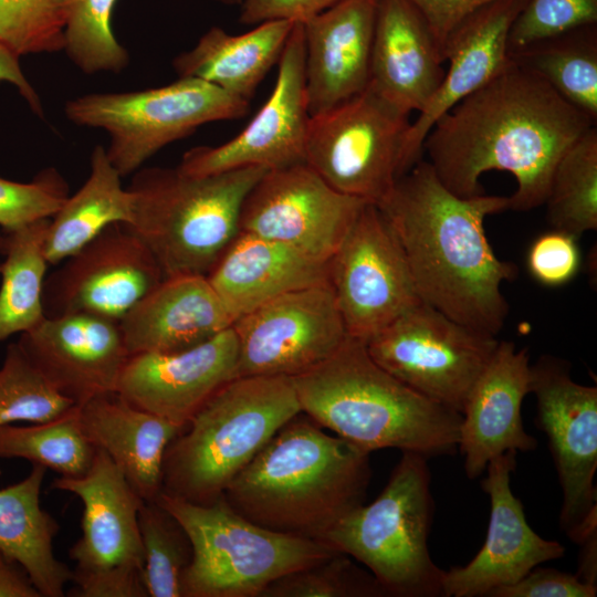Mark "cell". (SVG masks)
<instances>
[{"mask_svg":"<svg viewBox=\"0 0 597 597\" xmlns=\"http://www.w3.org/2000/svg\"><path fill=\"white\" fill-rule=\"evenodd\" d=\"M379 0H341L302 23L310 116L364 92Z\"/></svg>","mask_w":597,"mask_h":597,"instance_id":"23","label":"cell"},{"mask_svg":"<svg viewBox=\"0 0 597 597\" xmlns=\"http://www.w3.org/2000/svg\"><path fill=\"white\" fill-rule=\"evenodd\" d=\"M3 238L4 235L0 233V253L2 252V248H3ZM0 269H1V264H0Z\"/></svg>","mask_w":597,"mask_h":597,"instance_id":"50","label":"cell"},{"mask_svg":"<svg viewBox=\"0 0 597 597\" xmlns=\"http://www.w3.org/2000/svg\"><path fill=\"white\" fill-rule=\"evenodd\" d=\"M132 218V195L122 177L96 145L90 157V174L81 188L69 196L49 220L44 254L50 264H60L94 239L106 227Z\"/></svg>","mask_w":597,"mask_h":597,"instance_id":"31","label":"cell"},{"mask_svg":"<svg viewBox=\"0 0 597 597\" xmlns=\"http://www.w3.org/2000/svg\"><path fill=\"white\" fill-rule=\"evenodd\" d=\"M369 453L326 433L306 413L286 421L222 496L251 522L318 540L364 503Z\"/></svg>","mask_w":597,"mask_h":597,"instance_id":"3","label":"cell"},{"mask_svg":"<svg viewBox=\"0 0 597 597\" xmlns=\"http://www.w3.org/2000/svg\"><path fill=\"white\" fill-rule=\"evenodd\" d=\"M409 116L367 87L310 117L305 163L335 190L378 205L404 175Z\"/></svg>","mask_w":597,"mask_h":597,"instance_id":"11","label":"cell"},{"mask_svg":"<svg viewBox=\"0 0 597 597\" xmlns=\"http://www.w3.org/2000/svg\"><path fill=\"white\" fill-rule=\"evenodd\" d=\"M577 238L553 229L540 234L531 244L526 266L540 284L556 287L570 282L580 268Z\"/></svg>","mask_w":597,"mask_h":597,"instance_id":"43","label":"cell"},{"mask_svg":"<svg viewBox=\"0 0 597 597\" xmlns=\"http://www.w3.org/2000/svg\"><path fill=\"white\" fill-rule=\"evenodd\" d=\"M499 342L422 302L365 344L370 357L390 375L461 413Z\"/></svg>","mask_w":597,"mask_h":597,"instance_id":"12","label":"cell"},{"mask_svg":"<svg viewBox=\"0 0 597 597\" xmlns=\"http://www.w3.org/2000/svg\"><path fill=\"white\" fill-rule=\"evenodd\" d=\"M292 380L302 412L367 453L396 448L431 458L458 449L461 413L390 375L359 339L347 336Z\"/></svg>","mask_w":597,"mask_h":597,"instance_id":"4","label":"cell"},{"mask_svg":"<svg viewBox=\"0 0 597 597\" xmlns=\"http://www.w3.org/2000/svg\"><path fill=\"white\" fill-rule=\"evenodd\" d=\"M429 24L443 55V48L453 31L472 13L499 0H408ZM444 60V59H443Z\"/></svg>","mask_w":597,"mask_h":597,"instance_id":"46","label":"cell"},{"mask_svg":"<svg viewBox=\"0 0 597 597\" xmlns=\"http://www.w3.org/2000/svg\"><path fill=\"white\" fill-rule=\"evenodd\" d=\"M233 321L206 275L165 277L118 323L129 356L197 346Z\"/></svg>","mask_w":597,"mask_h":597,"instance_id":"26","label":"cell"},{"mask_svg":"<svg viewBox=\"0 0 597 597\" xmlns=\"http://www.w3.org/2000/svg\"><path fill=\"white\" fill-rule=\"evenodd\" d=\"M591 126L585 114L512 60L433 124L422 155L442 185L461 198L484 193V172H510L517 188L509 209L528 211L544 205L558 159Z\"/></svg>","mask_w":597,"mask_h":597,"instance_id":"1","label":"cell"},{"mask_svg":"<svg viewBox=\"0 0 597 597\" xmlns=\"http://www.w3.org/2000/svg\"><path fill=\"white\" fill-rule=\"evenodd\" d=\"M69 0H0V46L20 57L63 51Z\"/></svg>","mask_w":597,"mask_h":597,"instance_id":"39","label":"cell"},{"mask_svg":"<svg viewBox=\"0 0 597 597\" xmlns=\"http://www.w3.org/2000/svg\"><path fill=\"white\" fill-rule=\"evenodd\" d=\"M328 283L347 335L364 343L422 303L392 229L373 203L328 260Z\"/></svg>","mask_w":597,"mask_h":597,"instance_id":"14","label":"cell"},{"mask_svg":"<svg viewBox=\"0 0 597 597\" xmlns=\"http://www.w3.org/2000/svg\"><path fill=\"white\" fill-rule=\"evenodd\" d=\"M516 452L492 459L481 486L490 498L491 512L484 544L464 566L444 570L443 597H488L512 585L534 567L565 554L557 541L545 540L528 525L522 502L511 490Z\"/></svg>","mask_w":597,"mask_h":597,"instance_id":"19","label":"cell"},{"mask_svg":"<svg viewBox=\"0 0 597 597\" xmlns=\"http://www.w3.org/2000/svg\"><path fill=\"white\" fill-rule=\"evenodd\" d=\"M384 588L371 575L356 566L346 554L333 556L284 575L261 597H383Z\"/></svg>","mask_w":597,"mask_h":597,"instance_id":"40","label":"cell"},{"mask_svg":"<svg viewBox=\"0 0 597 597\" xmlns=\"http://www.w3.org/2000/svg\"><path fill=\"white\" fill-rule=\"evenodd\" d=\"M376 206L402 249L420 300L496 336L509 312L501 287L516 277L517 268L496 256L484 220L509 210V197H458L420 159Z\"/></svg>","mask_w":597,"mask_h":597,"instance_id":"2","label":"cell"},{"mask_svg":"<svg viewBox=\"0 0 597 597\" xmlns=\"http://www.w3.org/2000/svg\"><path fill=\"white\" fill-rule=\"evenodd\" d=\"M301 411L292 377L231 379L168 446L160 492L195 504L212 503L274 433Z\"/></svg>","mask_w":597,"mask_h":597,"instance_id":"5","label":"cell"},{"mask_svg":"<svg viewBox=\"0 0 597 597\" xmlns=\"http://www.w3.org/2000/svg\"><path fill=\"white\" fill-rule=\"evenodd\" d=\"M553 229L576 238L597 229V128L589 127L558 159L546 199Z\"/></svg>","mask_w":597,"mask_h":597,"instance_id":"34","label":"cell"},{"mask_svg":"<svg viewBox=\"0 0 597 597\" xmlns=\"http://www.w3.org/2000/svg\"><path fill=\"white\" fill-rule=\"evenodd\" d=\"M366 203L335 190L300 163L259 179L243 201L239 231L328 261Z\"/></svg>","mask_w":597,"mask_h":597,"instance_id":"16","label":"cell"},{"mask_svg":"<svg viewBox=\"0 0 597 597\" xmlns=\"http://www.w3.org/2000/svg\"><path fill=\"white\" fill-rule=\"evenodd\" d=\"M428 458L410 451L379 495L341 519L320 541L362 563L387 596H442L444 570L429 554L433 498Z\"/></svg>","mask_w":597,"mask_h":597,"instance_id":"7","label":"cell"},{"mask_svg":"<svg viewBox=\"0 0 597 597\" xmlns=\"http://www.w3.org/2000/svg\"><path fill=\"white\" fill-rule=\"evenodd\" d=\"M528 392L531 363L526 348L499 342L461 411L458 449L469 479L479 478L500 454L536 449L537 440L525 431L521 413Z\"/></svg>","mask_w":597,"mask_h":597,"instance_id":"22","label":"cell"},{"mask_svg":"<svg viewBox=\"0 0 597 597\" xmlns=\"http://www.w3.org/2000/svg\"><path fill=\"white\" fill-rule=\"evenodd\" d=\"M531 392L563 491L559 525L579 544L597 534V388L576 383L565 360L544 355L531 365Z\"/></svg>","mask_w":597,"mask_h":597,"instance_id":"13","label":"cell"},{"mask_svg":"<svg viewBox=\"0 0 597 597\" xmlns=\"http://www.w3.org/2000/svg\"><path fill=\"white\" fill-rule=\"evenodd\" d=\"M341 0H244L240 6L239 22L256 25L285 20L303 23Z\"/></svg>","mask_w":597,"mask_h":597,"instance_id":"45","label":"cell"},{"mask_svg":"<svg viewBox=\"0 0 597 597\" xmlns=\"http://www.w3.org/2000/svg\"><path fill=\"white\" fill-rule=\"evenodd\" d=\"M18 56L0 46V82H7L17 87L31 111L43 117V106L40 96L25 77Z\"/></svg>","mask_w":597,"mask_h":597,"instance_id":"47","label":"cell"},{"mask_svg":"<svg viewBox=\"0 0 597 597\" xmlns=\"http://www.w3.org/2000/svg\"><path fill=\"white\" fill-rule=\"evenodd\" d=\"M51 488L75 494L83 504L82 535L70 549L74 597H148L142 572L139 510L144 500L107 453L96 449L81 476H61Z\"/></svg>","mask_w":597,"mask_h":597,"instance_id":"10","label":"cell"},{"mask_svg":"<svg viewBox=\"0 0 597 597\" xmlns=\"http://www.w3.org/2000/svg\"><path fill=\"white\" fill-rule=\"evenodd\" d=\"M45 472L33 463L23 480L0 489V552L27 572L42 597H62L73 573L53 552L60 526L41 506Z\"/></svg>","mask_w":597,"mask_h":597,"instance_id":"30","label":"cell"},{"mask_svg":"<svg viewBox=\"0 0 597 597\" xmlns=\"http://www.w3.org/2000/svg\"><path fill=\"white\" fill-rule=\"evenodd\" d=\"M597 24L531 44L510 57L597 122Z\"/></svg>","mask_w":597,"mask_h":597,"instance_id":"33","label":"cell"},{"mask_svg":"<svg viewBox=\"0 0 597 597\" xmlns=\"http://www.w3.org/2000/svg\"><path fill=\"white\" fill-rule=\"evenodd\" d=\"M156 500L179 521L191 542L182 597H261L277 578L337 553L318 540L258 525L223 496L195 504L160 492Z\"/></svg>","mask_w":597,"mask_h":597,"instance_id":"8","label":"cell"},{"mask_svg":"<svg viewBox=\"0 0 597 597\" xmlns=\"http://www.w3.org/2000/svg\"><path fill=\"white\" fill-rule=\"evenodd\" d=\"M232 328L237 377L298 376L348 336L328 282L280 295L235 320Z\"/></svg>","mask_w":597,"mask_h":597,"instance_id":"15","label":"cell"},{"mask_svg":"<svg viewBox=\"0 0 597 597\" xmlns=\"http://www.w3.org/2000/svg\"><path fill=\"white\" fill-rule=\"evenodd\" d=\"M250 102L193 77L129 92L90 93L65 103L66 118L108 135L106 156L122 178L135 174L161 148L199 126L242 118Z\"/></svg>","mask_w":597,"mask_h":597,"instance_id":"9","label":"cell"},{"mask_svg":"<svg viewBox=\"0 0 597 597\" xmlns=\"http://www.w3.org/2000/svg\"><path fill=\"white\" fill-rule=\"evenodd\" d=\"M232 325L191 348L129 356L116 391L129 404L185 428L223 385L237 377Z\"/></svg>","mask_w":597,"mask_h":597,"instance_id":"21","label":"cell"},{"mask_svg":"<svg viewBox=\"0 0 597 597\" xmlns=\"http://www.w3.org/2000/svg\"><path fill=\"white\" fill-rule=\"evenodd\" d=\"M268 171L244 167L209 176L176 168L138 169L127 188V223L143 240L165 277L208 275L239 232L243 201Z\"/></svg>","mask_w":597,"mask_h":597,"instance_id":"6","label":"cell"},{"mask_svg":"<svg viewBox=\"0 0 597 597\" xmlns=\"http://www.w3.org/2000/svg\"><path fill=\"white\" fill-rule=\"evenodd\" d=\"M61 263L45 279L46 317L86 313L119 323L165 279L150 250L123 222L106 227Z\"/></svg>","mask_w":597,"mask_h":597,"instance_id":"17","label":"cell"},{"mask_svg":"<svg viewBox=\"0 0 597 597\" xmlns=\"http://www.w3.org/2000/svg\"><path fill=\"white\" fill-rule=\"evenodd\" d=\"M228 6H241L244 0H212Z\"/></svg>","mask_w":597,"mask_h":597,"instance_id":"49","label":"cell"},{"mask_svg":"<svg viewBox=\"0 0 597 597\" xmlns=\"http://www.w3.org/2000/svg\"><path fill=\"white\" fill-rule=\"evenodd\" d=\"M74 406L49 383L18 342L7 347L0 367V426L51 421Z\"/></svg>","mask_w":597,"mask_h":597,"instance_id":"38","label":"cell"},{"mask_svg":"<svg viewBox=\"0 0 597 597\" xmlns=\"http://www.w3.org/2000/svg\"><path fill=\"white\" fill-rule=\"evenodd\" d=\"M77 420L86 440L108 454L136 493L156 500L166 450L185 428L133 406L117 391L77 406Z\"/></svg>","mask_w":597,"mask_h":597,"instance_id":"28","label":"cell"},{"mask_svg":"<svg viewBox=\"0 0 597 597\" xmlns=\"http://www.w3.org/2000/svg\"><path fill=\"white\" fill-rule=\"evenodd\" d=\"M0 597H42L27 572L0 552Z\"/></svg>","mask_w":597,"mask_h":597,"instance_id":"48","label":"cell"},{"mask_svg":"<svg viewBox=\"0 0 597 597\" xmlns=\"http://www.w3.org/2000/svg\"><path fill=\"white\" fill-rule=\"evenodd\" d=\"M597 585L577 574L554 568L534 567L512 585L499 587L488 597H595Z\"/></svg>","mask_w":597,"mask_h":597,"instance_id":"44","label":"cell"},{"mask_svg":"<svg viewBox=\"0 0 597 597\" xmlns=\"http://www.w3.org/2000/svg\"><path fill=\"white\" fill-rule=\"evenodd\" d=\"M296 22L256 24L242 34L211 27L196 45L172 60L178 77H193L250 101L270 69L279 62Z\"/></svg>","mask_w":597,"mask_h":597,"instance_id":"29","label":"cell"},{"mask_svg":"<svg viewBox=\"0 0 597 597\" xmlns=\"http://www.w3.org/2000/svg\"><path fill=\"white\" fill-rule=\"evenodd\" d=\"M594 24H597V0H526L509 31V55L545 39Z\"/></svg>","mask_w":597,"mask_h":597,"instance_id":"41","label":"cell"},{"mask_svg":"<svg viewBox=\"0 0 597 597\" xmlns=\"http://www.w3.org/2000/svg\"><path fill=\"white\" fill-rule=\"evenodd\" d=\"M271 95L250 123L229 142L187 150L177 168L209 176L244 167L279 169L305 163L310 121L304 73V36L296 22L279 60Z\"/></svg>","mask_w":597,"mask_h":597,"instance_id":"18","label":"cell"},{"mask_svg":"<svg viewBox=\"0 0 597 597\" xmlns=\"http://www.w3.org/2000/svg\"><path fill=\"white\" fill-rule=\"evenodd\" d=\"M441 48L426 19L408 0H379L368 88L411 114L439 88L446 69Z\"/></svg>","mask_w":597,"mask_h":597,"instance_id":"25","label":"cell"},{"mask_svg":"<svg viewBox=\"0 0 597 597\" xmlns=\"http://www.w3.org/2000/svg\"><path fill=\"white\" fill-rule=\"evenodd\" d=\"M144 551L143 584L148 597H182V575L191 562L190 538L157 500L144 501L138 516Z\"/></svg>","mask_w":597,"mask_h":597,"instance_id":"36","label":"cell"},{"mask_svg":"<svg viewBox=\"0 0 597 597\" xmlns=\"http://www.w3.org/2000/svg\"><path fill=\"white\" fill-rule=\"evenodd\" d=\"M207 279L234 322L280 295L328 282V261L239 231Z\"/></svg>","mask_w":597,"mask_h":597,"instance_id":"27","label":"cell"},{"mask_svg":"<svg viewBox=\"0 0 597 597\" xmlns=\"http://www.w3.org/2000/svg\"><path fill=\"white\" fill-rule=\"evenodd\" d=\"M18 343L49 383L76 406L116 391L129 358L117 322L86 313L45 317Z\"/></svg>","mask_w":597,"mask_h":597,"instance_id":"20","label":"cell"},{"mask_svg":"<svg viewBox=\"0 0 597 597\" xmlns=\"http://www.w3.org/2000/svg\"><path fill=\"white\" fill-rule=\"evenodd\" d=\"M525 1L489 3L469 15L447 40L443 59L449 65L439 88L408 129L404 175L422 159V143L433 124L509 66V31Z\"/></svg>","mask_w":597,"mask_h":597,"instance_id":"24","label":"cell"},{"mask_svg":"<svg viewBox=\"0 0 597 597\" xmlns=\"http://www.w3.org/2000/svg\"><path fill=\"white\" fill-rule=\"evenodd\" d=\"M116 2L69 0L63 51L87 75L119 73L129 64V53L118 42L112 27Z\"/></svg>","mask_w":597,"mask_h":597,"instance_id":"37","label":"cell"},{"mask_svg":"<svg viewBox=\"0 0 597 597\" xmlns=\"http://www.w3.org/2000/svg\"><path fill=\"white\" fill-rule=\"evenodd\" d=\"M69 196L66 181L54 168L42 170L30 182L0 177V227L9 232L49 219Z\"/></svg>","mask_w":597,"mask_h":597,"instance_id":"42","label":"cell"},{"mask_svg":"<svg viewBox=\"0 0 597 597\" xmlns=\"http://www.w3.org/2000/svg\"><path fill=\"white\" fill-rule=\"evenodd\" d=\"M49 219L4 232L0 286V342L25 333L45 317L43 291L48 261L44 241Z\"/></svg>","mask_w":597,"mask_h":597,"instance_id":"32","label":"cell"},{"mask_svg":"<svg viewBox=\"0 0 597 597\" xmlns=\"http://www.w3.org/2000/svg\"><path fill=\"white\" fill-rule=\"evenodd\" d=\"M95 451L80 428L77 406L51 421L0 426V458L24 459L61 476L83 475Z\"/></svg>","mask_w":597,"mask_h":597,"instance_id":"35","label":"cell"}]
</instances>
